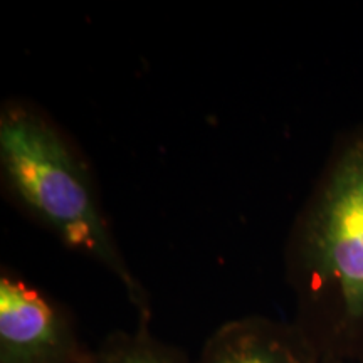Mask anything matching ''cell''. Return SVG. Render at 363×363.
I'll return each mask as SVG.
<instances>
[{
	"label": "cell",
	"instance_id": "1",
	"mask_svg": "<svg viewBox=\"0 0 363 363\" xmlns=\"http://www.w3.org/2000/svg\"><path fill=\"white\" fill-rule=\"evenodd\" d=\"M293 323L321 358L363 362V126L342 131L284 247Z\"/></svg>",
	"mask_w": 363,
	"mask_h": 363
},
{
	"label": "cell",
	"instance_id": "2",
	"mask_svg": "<svg viewBox=\"0 0 363 363\" xmlns=\"http://www.w3.org/2000/svg\"><path fill=\"white\" fill-rule=\"evenodd\" d=\"M0 179L19 211L116 278L138 313V325H150L148 293L116 242L88 162L33 101L7 99L2 104Z\"/></svg>",
	"mask_w": 363,
	"mask_h": 363
},
{
	"label": "cell",
	"instance_id": "3",
	"mask_svg": "<svg viewBox=\"0 0 363 363\" xmlns=\"http://www.w3.org/2000/svg\"><path fill=\"white\" fill-rule=\"evenodd\" d=\"M74 320L51 294L0 272V363H89Z\"/></svg>",
	"mask_w": 363,
	"mask_h": 363
},
{
	"label": "cell",
	"instance_id": "4",
	"mask_svg": "<svg viewBox=\"0 0 363 363\" xmlns=\"http://www.w3.org/2000/svg\"><path fill=\"white\" fill-rule=\"evenodd\" d=\"M315 347L294 323L244 316L219 326L199 363H320Z\"/></svg>",
	"mask_w": 363,
	"mask_h": 363
},
{
	"label": "cell",
	"instance_id": "5",
	"mask_svg": "<svg viewBox=\"0 0 363 363\" xmlns=\"http://www.w3.org/2000/svg\"><path fill=\"white\" fill-rule=\"evenodd\" d=\"M89 363H189L179 348L153 337L148 326L115 331L91 352Z\"/></svg>",
	"mask_w": 363,
	"mask_h": 363
},
{
	"label": "cell",
	"instance_id": "6",
	"mask_svg": "<svg viewBox=\"0 0 363 363\" xmlns=\"http://www.w3.org/2000/svg\"><path fill=\"white\" fill-rule=\"evenodd\" d=\"M320 363H343V362H340V360H333V358H321V362Z\"/></svg>",
	"mask_w": 363,
	"mask_h": 363
}]
</instances>
